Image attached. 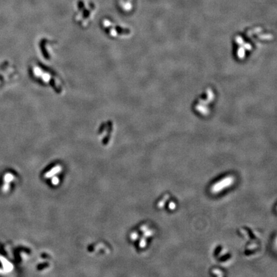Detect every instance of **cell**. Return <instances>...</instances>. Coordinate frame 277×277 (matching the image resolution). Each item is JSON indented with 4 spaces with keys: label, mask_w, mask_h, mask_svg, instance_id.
Segmentation results:
<instances>
[{
    "label": "cell",
    "mask_w": 277,
    "mask_h": 277,
    "mask_svg": "<svg viewBox=\"0 0 277 277\" xmlns=\"http://www.w3.org/2000/svg\"><path fill=\"white\" fill-rule=\"evenodd\" d=\"M30 73L38 84L49 87L57 94L64 92V86L62 78L56 72L47 66L37 62L33 63L30 67Z\"/></svg>",
    "instance_id": "obj_1"
},
{
    "label": "cell",
    "mask_w": 277,
    "mask_h": 277,
    "mask_svg": "<svg viewBox=\"0 0 277 277\" xmlns=\"http://www.w3.org/2000/svg\"><path fill=\"white\" fill-rule=\"evenodd\" d=\"M98 12V5L92 0H76L74 5L73 19L82 28L92 23Z\"/></svg>",
    "instance_id": "obj_2"
},
{
    "label": "cell",
    "mask_w": 277,
    "mask_h": 277,
    "mask_svg": "<svg viewBox=\"0 0 277 277\" xmlns=\"http://www.w3.org/2000/svg\"><path fill=\"white\" fill-rule=\"evenodd\" d=\"M100 26L107 35L114 39L127 38L132 34V30L128 27L109 17H104L101 19Z\"/></svg>",
    "instance_id": "obj_3"
},
{
    "label": "cell",
    "mask_w": 277,
    "mask_h": 277,
    "mask_svg": "<svg viewBox=\"0 0 277 277\" xmlns=\"http://www.w3.org/2000/svg\"><path fill=\"white\" fill-rule=\"evenodd\" d=\"M206 94L207 98L205 99L203 95L201 97V99L199 98L195 105L196 111L202 115H207L209 114L208 112H210V108L209 106L212 104L215 99V94L211 88L210 89L208 88L206 91Z\"/></svg>",
    "instance_id": "obj_4"
},
{
    "label": "cell",
    "mask_w": 277,
    "mask_h": 277,
    "mask_svg": "<svg viewBox=\"0 0 277 277\" xmlns=\"http://www.w3.org/2000/svg\"><path fill=\"white\" fill-rule=\"evenodd\" d=\"M233 183L234 179L232 176H225V178L215 183L211 188V191L215 194L222 192L224 189H227L230 187Z\"/></svg>",
    "instance_id": "obj_5"
},
{
    "label": "cell",
    "mask_w": 277,
    "mask_h": 277,
    "mask_svg": "<svg viewBox=\"0 0 277 277\" xmlns=\"http://www.w3.org/2000/svg\"><path fill=\"white\" fill-rule=\"evenodd\" d=\"M134 0H115V7L120 12L130 13L133 8Z\"/></svg>",
    "instance_id": "obj_6"
},
{
    "label": "cell",
    "mask_w": 277,
    "mask_h": 277,
    "mask_svg": "<svg viewBox=\"0 0 277 277\" xmlns=\"http://www.w3.org/2000/svg\"><path fill=\"white\" fill-rule=\"evenodd\" d=\"M0 84H1V82H0Z\"/></svg>",
    "instance_id": "obj_7"
}]
</instances>
